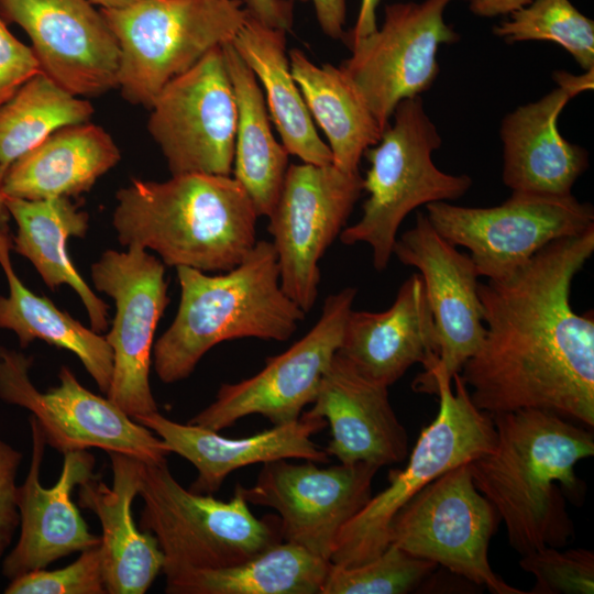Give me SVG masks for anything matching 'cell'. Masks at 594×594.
Here are the masks:
<instances>
[{"instance_id":"obj_1","label":"cell","mask_w":594,"mask_h":594,"mask_svg":"<svg viewBox=\"0 0 594 594\" xmlns=\"http://www.w3.org/2000/svg\"><path fill=\"white\" fill-rule=\"evenodd\" d=\"M594 228L559 239L513 273L479 283L485 334L459 373L491 416L525 408L594 426V316L573 310Z\"/></svg>"},{"instance_id":"obj_2","label":"cell","mask_w":594,"mask_h":594,"mask_svg":"<svg viewBox=\"0 0 594 594\" xmlns=\"http://www.w3.org/2000/svg\"><path fill=\"white\" fill-rule=\"evenodd\" d=\"M492 418L494 447L470 462L475 487L498 513L519 554L564 547L574 537L565 498L582 504L585 484L575 465L594 455L592 430L536 408Z\"/></svg>"},{"instance_id":"obj_3","label":"cell","mask_w":594,"mask_h":594,"mask_svg":"<svg viewBox=\"0 0 594 594\" xmlns=\"http://www.w3.org/2000/svg\"><path fill=\"white\" fill-rule=\"evenodd\" d=\"M112 226L122 246L151 250L167 266L201 272L235 267L256 243L258 215L230 176L134 178L116 195Z\"/></svg>"},{"instance_id":"obj_4","label":"cell","mask_w":594,"mask_h":594,"mask_svg":"<svg viewBox=\"0 0 594 594\" xmlns=\"http://www.w3.org/2000/svg\"><path fill=\"white\" fill-rule=\"evenodd\" d=\"M180 298L176 316L153 346L158 378H187L215 345L233 339L286 341L305 312L284 293L272 242L256 241L232 270L209 275L176 267Z\"/></svg>"},{"instance_id":"obj_5","label":"cell","mask_w":594,"mask_h":594,"mask_svg":"<svg viewBox=\"0 0 594 594\" xmlns=\"http://www.w3.org/2000/svg\"><path fill=\"white\" fill-rule=\"evenodd\" d=\"M413 387L439 396L438 414L421 430L406 466L391 469L387 487L340 529L330 557L333 564L351 566L380 556L389 544L393 517L413 496L444 472L494 447L493 418L473 404L459 373L451 378L438 359Z\"/></svg>"},{"instance_id":"obj_6","label":"cell","mask_w":594,"mask_h":594,"mask_svg":"<svg viewBox=\"0 0 594 594\" xmlns=\"http://www.w3.org/2000/svg\"><path fill=\"white\" fill-rule=\"evenodd\" d=\"M392 117L380 141L364 152L370 168L363 178L369 197L362 217L339 235L346 245L369 244L377 272L387 267L397 231L409 212L458 199L472 185L470 176L448 174L435 165L432 153L441 146V136L420 96L402 100Z\"/></svg>"},{"instance_id":"obj_7","label":"cell","mask_w":594,"mask_h":594,"mask_svg":"<svg viewBox=\"0 0 594 594\" xmlns=\"http://www.w3.org/2000/svg\"><path fill=\"white\" fill-rule=\"evenodd\" d=\"M140 527L163 551L165 575L242 563L283 541L279 517H255L238 486L230 501L183 487L167 461L142 462Z\"/></svg>"},{"instance_id":"obj_8","label":"cell","mask_w":594,"mask_h":594,"mask_svg":"<svg viewBox=\"0 0 594 594\" xmlns=\"http://www.w3.org/2000/svg\"><path fill=\"white\" fill-rule=\"evenodd\" d=\"M100 11L120 47L121 96L147 109L168 81L231 42L249 16L242 0H138Z\"/></svg>"},{"instance_id":"obj_9","label":"cell","mask_w":594,"mask_h":594,"mask_svg":"<svg viewBox=\"0 0 594 594\" xmlns=\"http://www.w3.org/2000/svg\"><path fill=\"white\" fill-rule=\"evenodd\" d=\"M501 517L475 487L470 462L444 472L393 517L388 542L442 565L493 594H527L492 569L488 544Z\"/></svg>"},{"instance_id":"obj_10","label":"cell","mask_w":594,"mask_h":594,"mask_svg":"<svg viewBox=\"0 0 594 594\" xmlns=\"http://www.w3.org/2000/svg\"><path fill=\"white\" fill-rule=\"evenodd\" d=\"M435 230L454 246L470 251L479 276L497 279L513 273L559 239L594 228V209L573 195L565 197L512 193L499 206L426 205Z\"/></svg>"},{"instance_id":"obj_11","label":"cell","mask_w":594,"mask_h":594,"mask_svg":"<svg viewBox=\"0 0 594 594\" xmlns=\"http://www.w3.org/2000/svg\"><path fill=\"white\" fill-rule=\"evenodd\" d=\"M32 364V356L0 344V398L28 409L53 449L65 453L98 448L144 462H160L172 453L160 437L108 397L84 387L66 365L59 369V384L40 392L30 378Z\"/></svg>"},{"instance_id":"obj_12","label":"cell","mask_w":594,"mask_h":594,"mask_svg":"<svg viewBox=\"0 0 594 594\" xmlns=\"http://www.w3.org/2000/svg\"><path fill=\"white\" fill-rule=\"evenodd\" d=\"M454 0H424L385 6L382 26L348 47L351 56L339 66L360 92L384 131L396 106L420 96L439 74L437 52L459 41L444 21Z\"/></svg>"},{"instance_id":"obj_13","label":"cell","mask_w":594,"mask_h":594,"mask_svg":"<svg viewBox=\"0 0 594 594\" xmlns=\"http://www.w3.org/2000/svg\"><path fill=\"white\" fill-rule=\"evenodd\" d=\"M363 190L360 173L333 164L289 165L267 217L284 293L307 314L318 297L319 262L340 235Z\"/></svg>"},{"instance_id":"obj_14","label":"cell","mask_w":594,"mask_h":594,"mask_svg":"<svg viewBox=\"0 0 594 594\" xmlns=\"http://www.w3.org/2000/svg\"><path fill=\"white\" fill-rule=\"evenodd\" d=\"M221 46L168 81L148 108L147 131L172 176L232 172L238 107Z\"/></svg>"},{"instance_id":"obj_15","label":"cell","mask_w":594,"mask_h":594,"mask_svg":"<svg viewBox=\"0 0 594 594\" xmlns=\"http://www.w3.org/2000/svg\"><path fill=\"white\" fill-rule=\"evenodd\" d=\"M98 292L114 300L105 336L113 353L107 397L131 418L158 411L150 385L154 334L169 298L164 263L139 245L105 251L91 265Z\"/></svg>"},{"instance_id":"obj_16","label":"cell","mask_w":594,"mask_h":594,"mask_svg":"<svg viewBox=\"0 0 594 594\" xmlns=\"http://www.w3.org/2000/svg\"><path fill=\"white\" fill-rule=\"evenodd\" d=\"M355 296L354 287L329 295L320 318L302 338L283 353L267 358L255 375L222 384L216 399L188 422L219 432L250 415L264 416L274 426L299 419L315 400L340 348Z\"/></svg>"},{"instance_id":"obj_17","label":"cell","mask_w":594,"mask_h":594,"mask_svg":"<svg viewBox=\"0 0 594 594\" xmlns=\"http://www.w3.org/2000/svg\"><path fill=\"white\" fill-rule=\"evenodd\" d=\"M315 463L266 462L253 486H237L248 503L278 513L284 541L330 561L340 529L372 497L378 468L365 463L319 468Z\"/></svg>"},{"instance_id":"obj_18","label":"cell","mask_w":594,"mask_h":594,"mask_svg":"<svg viewBox=\"0 0 594 594\" xmlns=\"http://www.w3.org/2000/svg\"><path fill=\"white\" fill-rule=\"evenodd\" d=\"M0 18L24 30L42 72L69 92L118 88L120 47L89 0H0Z\"/></svg>"},{"instance_id":"obj_19","label":"cell","mask_w":594,"mask_h":594,"mask_svg":"<svg viewBox=\"0 0 594 594\" xmlns=\"http://www.w3.org/2000/svg\"><path fill=\"white\" fill-rule=\"evenodd\" d=\"M32 455L25 481L18 486L16 506L21 532L14 548L2 562V574L12 580L54 561L100 543V536L88 525L70 498L72 491L96 477V460L87 450L63 453L58 481L46 488L41 484V466L45 453L43 430L31 415Z\"/></svg>"},{"instance_id":"obj_20","label":"cell","mask_w":594,"mask_h":594,"mask_svg":"<svg viewBox=\"0 0 594 594\" xmlns=\"http://www.w3.org/2000/svg\"><path fill=\"white\" fill-rule=\"evenodd\" d=\"M393 254L419 271L437 331L439 362L452 378L476 353L485 334L475 265L421 212L415 226L396 239Z\"/></svg>"},{"instance_id":"obj_21","label":"cell","mask_w":594,"mask_h":594,"mask_svg":"<svg viewBox=\"0 0 594 594\" xmlns=\"http://www.w3.org/2000/svg\"><path fill=\"white\" fill-rule=\"evenodd\" d=\"M593 70L556 72L558 87L507 113L501 124L504 184L512 193L565 197L588 167L587 151L566 141L558 118L569 100L593 88Z\"/></svg>"},{"instance_id":"obj_22","label":"cell","mask_w":594,"mask_h":594,"mask_svg":"<svg viewBox=\"0 0 594 594\" xmlns=\"http://www.w3.org/2000/svg\"><path fill=\"white\" fill-rule=\"evenodd\" d=\"M304 414L330 426L324 450L340 463L380 469L408 457V435L391 405L388 387L362 375L338 352Z\"/></svg>"},{"instance_id":"obj_23","label":"cell","mask_w":594,"mask_h":594,"mask_svg":"<svg viewBox=\"0 0 594 594\" xmlns=\"http://www.w3.org/2000/svg\"><path fill=\"white\" fill-rule=\"evenodd\" d=\"M176 453L197 470L190 491L200 494L217 492L224 479L234 470L255 463L282 459H302L327 463L329 455L311 437L327 427L319 417L301 414L296 421L276 425L246 438L232 439L194 424L173 421L158 411L135 416Z\"/></svg>"},{"instance_id":"obj_24","label":"cell","mask_w":594,"mask_h":594,"mask_svg":"<svg viewBox=\"0 0 594 594\" xmlns=\"http://www.w3.org/2000/svg\"><path fill=\"white\" fill-rule=\"evenodd\" d=\"M365 377L389 387L414 364L439 359L433 317L421 276L410 275L384 311L351 310L337 351Z\"/></svg>"},{"instance_id":"obj_25","label":"cell","mask_w":594,"mask_h":594,"mask_svg":"<svg viewBox=\"0 0 594 594\" xmlns=\"http://www.w3.org/2000/svg\"><path fill=\"white\" fill-rule=\"evenodd\" d=\"M112 487L100 477L79 485L78 504L101 524L100 553L108 594H143L163 571L165 558L156 538L139 529L132 503L139 495L142 460L108 452Z\"/></svg>"},{"instance_id":"obj_26","label":"cell","mask_w":594,"mask_h":594,"mask_svg":"<svg viewBox=\"0 0 594 594\" xmlns=\"http://www.w3.org/2000/svg\"><path fill=\"white\" fill-rule=\"evenodd\" d=\"M120 160V148L102 127L89 121L67 125L6 169L3 194L30 200L78 196Z\"/></svg>"},{"instance_id":"obj_27","label":"cell","mask_w":594,"mask_h":594,"mask_svg":"<svg viewBox=\"0 0 594 594\" xmlns=\"http://www.w3.org/2000/svg\"><path fill=\"white\" fill-rule=\"evenodd\" d=\"M4 201L16 224L11 250L31 262L51 290L69 286L80 298L91 329L106 331L108 305L80 276L67 251L70 238H85L88 213L67 197L30 200L4 196Z\"/></svg>"},{"instance_id":"obj_28","label":"cell","mask_w":594,"mask_h":594,"mask_svg":"<svg viewBox=\"0 0 594 594\" xmlns=\"http://www.w3.org/2000/svg\"><path fill=\"white\" fill-rule=\"evenodd\" d=\"M286 33L248 16L231 44L262 82L267 110L287 152L302 163L332 164L331 151L317 133L292 75Z\"/></svg>"},{"instance_id":"obj_29","label":"cell","mask_w":594,"mask_h":594,"mask_svg":"<svg viewBox=\"0 0 594 594\" xmlns=\"http://www.w3.org/2000/svg\"><path fill=\"white\" fill-rule=\"evenodd\" d=\"M11 251L7 227L0 231V267L8 283V295H0V329L14 332L21 348L41 340L72 352L107 395L113 353L106 337L57 308L50 298L30 290L13 267Z\"/></svg>"},{"instance_id":"obj_30","label":"cell","mask_w":594,"mask_h":594,"mask_svg":"<svg viewBox=\"0 0 594 594\" xmlns=\"http://www.w3.org/2000/svg\"><path fill=\"white\" fill-rule=\"evenodd\" d=\"M221 48L238 107L234 178L246 190L258 217H268L283 187L289 153L273 135L256 76L231 42Z\"/></svg>"},{"instance_id":"obj_31","label":"cell","mask_w":594,"mask_h":594,"mask_svg":"<svg viewBox=\"0 0 594 594\" xmlns=\"http://www.w3.org/2000/svg\"><path fill=\"white\" fill-rule=\"evenodd\" d=\"M288 57L307 108L328 139L332 164L345 173H358L364 152L384 131L340 67L315 65L297 48Z\"/></svg>"},{"instance_id":"obj_32","label":"cell","mask_w":594,"mask_h":594,"mask_svg":"<svg viewBox=\"0 0 594 594\" xmlns=\"http://www.w3.org/2000/svg\"><path fill=\"white\" fill-rule=\"evenodd\" d=\"M330 561L290 543L217 569H184L166 576L168 594H320Z\"/></svg>"},{"instance_id":"obj_33","label":"cell","mask_w":594,"mask_h":594,"mask_svg":"<svg viewBox=\"0 0 594 594\" xmlns=\"http://www.w3.org/2000/svg\"><path fill=\"white\" fill-rule=\"evenodd\" d=\"M92 105L43 72L0 106V165L8 168L55 131L89 121Z\"/></svg>"},{"instance_id":"obj_34","label":"cell","mask_w":594,"mask_h":594,"mask_svg":"<svg viewBox=\"0 0 594 594\" xmlns=\"http://www.w3.org/2000/svg\"><path fill=\"white\" fill-rule=\"evenodd\" d=\"M493 33L506 43L551 41L566 50L584 69H594V22L570 0H532L509 13Z\"/></svg>"},{"instance_id":"obj_35","label":"cell","mask_w":594,"mask_h":594,"mask_svg":"<svg viewBox=\"0 0 594 594\" xmlns=\"http://www.w3.org/2000/svg\"><path fill=\"white\" fill-rule=\"evenodd\" d=\"M438 566L395 544L351 566L330 562L320 594H406L420 587Z\"/></svg>"},{"instance_id":"obj_36","label":"cell","mask_w":594,"mask_h":594,"mask_svg":"<svg viewBox=\"0 0 594 594\" xmlns=\"http://www.w3.org/2000/svg\"><path fill=\"white\" fill-rule=\"evenodd\" d=\"M519 565L535 578L527 594L594 593V553L590 549L544 547L521 556Z\"/></svg>"},{"instance_id":"obj_37","label":"cell","mask_w":594,"mask_h":594,"mask_svg":"<svg viewBox=\"0 0 594 594\" xmlns=\"http://www.w3.org/2000/svg\"><path fill=\"white\" fill-rule=\"evenodd\" d=\"M6 594H106L100 547L80 551L69 565L24 573L12 580Z\"/></svg>"},{"instance_id":"obj_38","label":"cell","mask_w":594,"mask_h":594,"mask_svg":"<svg viewBox=\"0 0 594 594\" xmlns=\"http://www.w3.org/2000/svg\"><path fill=\"white\" fill-rule=\"evenodd\" d=\"M41 72L32 47L18 40L0 18V106Z\"/></svg>"},{"instance_id":"obj_39","label":"cell","mask_w":594,"mask_h":594,"mask_svg":"<svg viewBox=\"0 0 594 594\" xmlns=\"http://www.w3.org/2000/svg\"><path fill=\"white\" fill-rule=\"evenodd\" d=\"M23 454L0 439V559L20 525L16 474Z\"/></svg>"},{"instance_id":"obj_40","label":"cell","mask_w":594,"mask_h":594,"mask_svg":"<svg viewBox=\"0 0 594 594\" xmlns=\"http://www.w3.org/2000/svg\"><path fill=\"white\" fill-rule=\"evenodd\" d=\"M242 2L249 16L262 24L286 32L292 30L294 0H242Z\"/></svg>"},{"instance_id":"obj_41","label":"cell","mask_w":594,"mask_h":594,"mask_svg":"<svg viewBox=\"0 0 594 594\" xmlns=\"http://www.w3.org/2000/svg\"><path fill=\"white\" fill-rule=\"evenodd\" d=\"M322 32L333 40H343L346 0H312Z\"/></svg>"},{"instance_id":"obj_42","label":"cell","mask_w":594,"mask_h":594,"mask_svg":"<svg viewBox=\"0 0 594 594\" xmlns=\"http://www.w3.org/2000/svg\"><path fill=\"white\" fill-rule=\"evenodd\" d=\"M380 0H362L356 22L350 32H345L342 41L346 45L373 33L376 29V7Z\"/></svg>"},{"instance_id":"obj_43","label":"cell","mask_w":594,"mask_h":594,"mask_svg":"<svg viewBox=\"0 0 594 594\" xmlns=\"http://www.w3.org/2000/svg\"><path fill=\"white\" fill-rule=\"evenodd\" d=\"M473 14L493 18L509 14L515 10L528 6L532 0H468Z\"/></svg>"},{"instance_id":"obj_44","label":"cell","mask_w":594,"mask_h":594,"mask_svg":"<svg viewBox=\"0 0 594 594\" xmlns=\"http://www.w3.org/2000/svg\"><path fill=\"white\" fill-rule=\"evenodd\" d=\"M4 173H6V168H3L1 165H0V231L8 226V221H9V212L7 210V207H6V201H4V194H3V177H4Z\"/></svg>"},{"instance_id":"obj_45","label":"cell","mask_w":594,"mask_h":594,"mask_svg":"<svg viewBox=\"0 0 594 594\" xmlns=\"http://www.w3.org/2000/svg\"><path fill=\"white\" fill-rule=\"evenodd\" d=\"M92 4H98L101 9L117 10L127 8L138 0H89Z\"/></svg>"}]
</instances>
